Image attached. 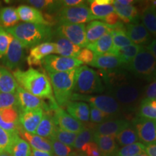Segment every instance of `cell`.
<instances>
[{
	"label": "cell",
	"instance_id": "6da1fadb",
	"mask_svg": "<svg viewBox=\"0 0 156 156\" xmlns=\"http://www.w3.org/2000/svg\"><path fill=\"white\" fill-rule=\"evenodd\" d=\"M101 73L100 77L104 82L105 87L120 106L128 112L136 110L144 92L140 83L130 77L126 72L119 69L101 70Z\"/></svg>",
	"mask_w": 156,
	"mask_h": 156
},
{
	"label": "cell",
	"instance_id": "7a4b0ae2",
	"mask_svg": "<svg viewBox=\"0 0 156 156\" xmlns=\"http://www.w3.org/2000/svg\"><path fill=\"white\" fill-rule=\"evenodd\" d=\"M13 76L19 86L32 95L41 99L56 101L50 80L45 73L30 67L25 71L16 69L13 72Z\"/></svg>",
	"mask_w": 156,
	"mask_h": 156
},
{
	"label": "cell",
	"instance_id": "3957f363",
	"mask_svg": "<svg viewBox=\"0 0 156 156\" xmlns=\"http://www.w3.org/2000/svg\"><path fill=\"white\" fill-rule=\"evenodd\" d=\"M25 48H33L51 38L52 30L46 25L23 23L7 30Z\"/></svg>",
	"mask_w": 156,
	"mask_h": 156
},
{
	"label": "cell",
	"instance_id": "277c9868",
	"mask_svg": "<svg viewBox=\"0 0 156 156\" xmlns=\"http://www.w3.org/2000/svg\"><path fill=\"white\" fill-rule=\"evenodd\" d=\"M77 69L64 73L48 74L55 97L54 98L58 106H67L71 101L75 87Z\"/></svg>",
	"mask_w": 156,
	"mask_h": 156
},
{
	"label": "cell",
	"instance_id": "5b68a950",
	"mask_svg": "<svg viewBox=\"0 0 156 156\" xmlns=\"http://www.w3.org/2000/svg\"><path fill=\"white\" fill-rule=\"evenodd\" d=\"M125 69L134 77L148 82L156 80V59L145 47H142Z\"/></svg>",
	"mask_w": 156,
	"mask_h": 156
},
{
	"label": "cell",
	"instance_id": "8992f818",
	"mask_svg": "<svg viewBox=\"0 0 156 156\" xmlns=\"http://www.w3.org/2000/svg\"><path fill=\"white\" fill-rule=\"evenodd\" d=\"M106 87L99 74L87 66L77 69L74 91L76 93L90 95L104 92Z\"/></svg>",
	"mask_w": 156,
	"mask_h": 156
},
{
	"label": "cell",
	"instance_id": "52a82bcc",
	"mask_svg": "<svg viewBox=\"0 0 156 156\" xmlns=\"http://www.w3.org/2000/svg\"><path fill=\"white\" fill-rule=\"evenodd\" d=\"M70 101H87L89 104L93 105L95 108L112 116L119 114L122 110V107L116 99L108 95H91L75 93L72 95Z\"/></svg>",
	"mask_w": 156,
	"mask_h": 156
},
{
	"label": "cell",
	"instance_id": "ba28073f",
	"mask_svg": "<svg viewBox=\"0 0 156 156\" xmlns=\"http://www.w3.org/2000/svg\"><path fill=\"white\" fill-rule=\"evenodd\" d=\"M58 16L60 24H84L96 20L86 3L73 7H62L58 11Z\"/></svg>",
	"mask_w": 156,
	"mask_h": 156
},
{
	"label": "cell",
	"instance_id": "9c48e42d",
	"mask_svg": "<svg viewBox=\"0 0 156 156\" xmlns=\"http://www.w3.org/2000/svg\"><path fill=\"white\" fill-rule=\"evenodd\" d=\"M81 64L76 58L56 55H48L42 61V65L48 74L70 71L80 67Z\"/></svg>",
	"mask_w": 156,
	"mask_h": 156
},
{
	"label": "cell",
	"instance_id": "30bf717a",
	"mask_svg": "<svg viewBox=\"0 0 156 156\" xmlns=\"http://www.w3.org/2000/svg\"><path fill=\"white\" fill-rule=\"evenodd\" d=\"M58 36L63 37L80 47H86V25L85 24H60L56 28Z\"/></svg>",
	"mask_w": 156,
	"mask_h": 156
},
{
	"label": "cell",
	"instance_id": "8fae6325",
	"mask_svg": "<svg viewBox=\"0 0 156 156\" xmlns=\"http://www.w3.org/2000/svg\"><path fill=\"white\" fill-rule=\"evenodd\" d=\"M15 94L17 98L20 112L36 108H42L46 112H51L49 103H46L43 99L32 95L19 85Z\"/></svg>",
	"mask_w": 156,
	"mask_h": 156
},
{
	"label": "cell",
	"instance_id": "7c38bea8",
	"mask_svg": "<svg viewBox=\"0 0 156 156\" xmlns=\"http://www.w3.org/2000/svg\"><path fill=\"white\" fill-rule=\"evenodd\" d=\"M52 112L55 124L58 128L73 133H80L85 126L64 110L62 107L57 106Z\"/></svg>",
	"mask_w": 156,
	"mask_h": 156
},
{
	"label": "cell",
	"instance_id": "4fadbf2b",
	"mask_svg": "<svg viewBox=\"0 0 156 156\" xmlns=\"http://www.w3.org/2000/svg\"><path fill=\"white\" fill-rule=\"evenodd\" d=\"M133 127L139 140L145 144L156 142V120L137 117L134 119Z\"/></svg>",
	"mask_w": 156,
	"mask_h": 156
},
{
	"label": "cell",
	"instance_id": "5bb4252c",
	"mask_svg": "<svg viewBox=\"0 0 156 156\" xmlns=\"http://www.w3.org/2000/svg\"><path fill=\"white\" fill-rule=\"evenodd\" d=\"M25 48L21 43L13 37L8 50L3 57L2 62L6 68L10 70L17 69L25 57Z\"/></svg>",
	"mask_w": 156,
	"mask_h": 156
},
{
	"label": "cell",
	"instance_id": "9a60e30c",
	"mask_svg": "<svg viewBox=\"0 0 156 156\" xmlns=\"http://www.w3.org/2000/svg\"><path fill=\"white\" fill-rule=\"evenodd\" d=\"M44 113L42 108L26 110L20 112L19 124L20 128L28 133L35 134L39 123L42 119Z\"/></svg>",
	"mask_w": 156,
	"mask_h": 156
},
{
	"label": "cell",
	"instance_id": "2e32d148",
	"mask_svg": "<svg viewBox=\"0 0 156 156\" xmlns=\"http://www.w3.org/2000/svg\"><path fill=\"white\" fill-rule=\"evenodd\" d=\"M20 110L18 108H0V127L12 134H19Z\"/></svg>",
	"mask_w": 156,
	"mask_h": 156
},
{
	"label": "cell",
	"instance_id": "e0dca14e",
	"mask_svg": "<svg viewBox=\"0 0 156 156\" xmlns=\"http://www.w3.org/2000/svg\"><path fill=\"white\" fill-rule=\"evenodd\" d=\"M126 34L132 43L145 47L152 41L151 35L142 23H134L127 24L126 26Z\"/></svg>",
	"mask_w": 156,
	"mask_h": 156
},
{
	"label": "cell",
	"instance_id": "ac0fdd59",
	"mask_svg": "<svg viewBox=\"0 0 156 156\" xmlns=\"http://www.w3.org/2000/svg\"><path fill=\"white\" fill-rule=\"evenodd\" d=\"M55 44L52 42H45L31 48L30 54L27 57V62L30 67L41 66L42 61L46 56L55 54Z\"/></svg>",
	"mask_w": 156,
	"mask_h": 156
},
{
	"label": "cell",
	"instance_id": "d6986e66",
	"mask_svg": "<svg viewBox=\"0 0 156 156\" xmlns=\"http://www.w3.org/2000/svg\"><path fill=\"white\" fill-rule=\"evenodd\" d=\"M129 125V123L124 119H109L98 124L94 132L96 135L116 136Z\"/></svg>",
	"mask_w": 156,
	"mask_h": 156
},
{
	"label": "cell",
	"instance_id": "ffe728a7",
	"mask_svg": "<svg viewBox=\"0 0 156 156\" xmlns=\"http://www.w3.org/2000/svg\"><path fill=\"white\" fill-rule=\"evenodd\" d=\"M17 12L20 20L24 23L48 25L43 13L38 9L29 5H23L17 7Z\"/></svg>",
	"mask_w": 156,
	"mask_h": 156
},
{
	"label": "cell",
	"instance_id": "44dd1931",
	"mask_svg": "<svg viewBox=\"0 0 156 156\" xmlns=\"http://www.w3.org/2000/svg\"><path fill=\"white\" fill-rule=\"evenodd\" d=\"M90 66L98 68L104 71L117 69L123 67V63L120 58L115 54L108 53L100 56H95V57Z\"/></svg>",
	"mask_w": 156,
	"mask_h": 156
},
{
	"label": "cell",
	"instance_id": "7402d4cb",
	"mask_svg": "<svg viewBox=\"0 0 156 156\" xmlns=\"http://www.w3.org/2000/svg\"><path fill=\"white\" fill-rule=\"evenodd\" d=\"M112 32V30L110 25H108L102 21H91L86 25L87 44V45L92 44L105 34Z\"/></svg>",
	"mask_w": 156,
	"mask_h": 156
},
{
	"label": "cell",
	"instance_id": "603a6c76",
	"mask_svg": "<svg viewBox=\"0 0 156 156\" xmlns=\"http://www.w3.org/2000/svg\"><path fill=\"white\" fill-rule=\"evenodd\" d=\"M66 107L68 114L83 124L90 121V106L87 103L83 101H69Z\"/></svg>",
	"mask_w": 156,
	"mask_h": 156
},
{
	"label": "cell",
	"instance_id": "cb8c5ba5",
	"mask_svg": "<svg viewBox=\"0 0 156 156\" xmlns=\"http://www.w3.org/2000/svg\"><path fill=\"white\" fill-rule=\"evenodd\" d=\"M93 142L96 143L101 156H112L117 152L115 136L96 135L94 134Z\"/></svg>",
	"mask_w": 156,
	"mask_h": 156
},
{
	"label": "cell",
	"instance_id": "d4e9b609",
	"mask_svg": "<svg viewBox=\"0 0 156 156\" xmlns=\"http://www.w3.org/2000/svg\"><path fill=\"white\" fill-rule=\"evenodd\" d=\"M113 5L114 7L115 12L118 15L121 20L126 24L130 23H137L139 18V12L138 9L133 5H122L116 1H114Z\"/></svg>",
	"mask_w": 156,
	"mask_h": 156
},
{
	"label": "cell",
	"instance_id": "484cf974",
	"mask_svg": "<svg viewBox=\"0 0 156 156\" xmlns=\"http://www.w3.org/2000/svg\"><path fill=\"white\" fill-rule=\"evenodd\" d=\"M19 134H20L23 137H24L25 140L28 142V143L30 145V147L32 149L37 150V151H46L48 153H51L52 147L49 140L46 139V138L41 137V136L36 135L35 134H30L28 132H25L20 128L19 130Z\"/></svg>",
	"mask_w": 156,
	"mask_h": 156
},
{
	"label": "cell",
	"instance_id": "4316f807",
	"mask_svg": "<svg viewBox=\"0 0 156 156\" xmlns=\"http://www.w3.org/2000/svg\"><path fill=\"white\" fill-rule=\"evenodd\" d=\"M54 44L56 46L55 54H59L60 56L64 57L76 58L81 50L80 46L74 44L67 39L58 36Z\"/></svg>",
	"mask_w": 156,
	"mask_h": 156
},
{
	"label": "cell",
	"instance_id": "83f0119b",
	"mask_svg": "<svg viewBox=\"0 0 156 156\" xmlns=\"http://www.w3.org/2000/svg\"><path fill=\"white\" fill-rule=\"evenodd\" d=\"M86 48L92 51L95 56H100L110 53L113 48L112 33H108L105 34L95 42L87 45Z\"/></svg>",
	"mask_w": 156,
	"mask_h": 156
},
{
	"label": "cell",
	"instance_id": "f1b7e54d",
	"mask_svg": "<svg viewBox=\"0 0 156 156\" xmlns=\"http://www.w3.org/2000/svg\"><path fill=\"white\" fill-rule=\"evenodd\" d=\"M140 18L149 34L156 38V7L151 2L147 4L142 9Z\"/></svg>",
	"mask_w": 156,
	"mask_h": 156
},
{
	"label": "cell",
	"instance_id": "f546056e",
	"mask_svg": "<svg viewBox=\"0 0 156 156\" xmlns=\"http://www.w3.org/2000/svg\"><path fill=\"white\" fill-rule=\"evenodd\" d=\"M56 127L54 122L53 116L50 112H44L42 119L39 123L35 134L41 137L48 138V140L52 137Z\"/></svg>",
	"mask_w": 156,
	"mask_h": 156
},
{
	"label": "cell",
	"instance_id": "4dcf8cb0",
	"mask_svg": "<svg viewBox=\"0 0 156 156\" xmlns=\"http://www.w3.org/2000/svg\"><path fill=\"white\" fill-rule=\"evenodd\" d=\"M18 87L16 80L5 67H0V92L15 93Z\"/></svg>",
	"mask_w": 156,
	"mask_h": 156
},
{
	"label": "cell",
	"instance_id": "1f68e13d",
	"mask_svg": "<svg viewBox=\"0 0 156 156\" xmlns=\"http://www.w3.org/2000/svg\"><path fill=\"white\" fill-rule=\"evenodd\" d=\"M31 151L32 148L28 142L21 138L18 134L15 136L8 153L12 156H31Z\"/></svg>",
	"mask_w": 156,
	"mask_h": 156
},
{
	"label": "cell",
	"instance_id": "d6a6232c",
	"mask_svg": "<svg viewBox=\"0 0 156 156\" xmlns=\"http://www.w3.org/2000/svg\"><path fill=\"white\" fill-rule=\"evenodd\" d=\"M19 21L17 9L14 7H7L0 9V23L3 27L11 28L17 25Z\"/></svg>",
	"mask_w": 156,
	"mask_h": 156
},
{
	"label": "cell",
	"instance_id": "836d02e7",
	"mask_svg": "<svg viewBox=\"0 0 156 156\" xmlns=\"http://www.w3.org/2000/svg\"><path fill=\"white\" fill-rule=\"evenodd\" d=\"M138 117L156 120V100L144 98L138 108Z\"/></svg>",
	"mask_w": 156,
	"mask_h": 156
},
{
	"label": "cell",
	"instance_id": "e575fe53",
	"mask_svg": "<svg viewBox=\"0 0 156 156\" xmlns=\"http://www.w3.org/2000/svg\"><path fill=\"white\" fill-rule=\"evenodd\" d=\"M94 134V129L85 127L80 133L77 134L73 147L77 151L83 152L87 144L93 142Z\"/></svg>",
	"mask_w": 156,
	"mask_h": 156
},
{
	"label": "cell",
	"instance_id": "d590c367",
	"mask_svg": "<svg viewBox=\"0 0 156 156\" xmlns=\"http://www.w3.org/2000/svg\"><path fill=\"white\" fill-rule=\"evenodd\" d=\"M90 10L95 19L103 20L108 15L115 12L113 5H100L93 1H88Z\"/></svg>",
	"mask_w": 156,
	"mask_h": 156
},
{
	"label": "cell",
	"instance_id": "8d00e7d4",
	"mask_svg": "<svg viewBox=\"0 0 156 156\" xmlns=\"http://www.w3.org/2000/svg\"><path fill=\"white\" fill-rule=\"evenodd\" d=\"M113 48L111 54L116 55L117 51L129 46L132 43L126 34V30H113Z\"/></svg>",
	"mask_w": 156,
	"mask_h": 156
},
{
	"label": "cell",
	"instance_id": "74e56055",
	"mask_svg": "<svg viewBox=\"0 0 156 156\" xmlns=\"http://www.w3.org/2000/svg\"><path fill=\"white\" fill-rule=\"evenodd\" d=\"M116 141L118 142L119 145L124 147L138 142L139 138L134 128L129 125L117 134L116 136Z\"/></svg>",
	"mask_w": 156,
	"mask_h": 156
},
{
	"label": "cell",
	"instance_id": "f35d334b",
	"mask_svg": "<svg viewBox=\"0 0 156 156\" xmlns=\"http://www.w3.org/2000/svg\"><path fill=\"white\" fill-rule=\"evenodd\" d=\"M142 46L132 44L129 46H126V47L122 48L119 51H117L116 55H117L122 60L124 67H125L126 65L131 62L134 58L137 55L141 50Z\"/></svg>",
	"mask_w": 156,
	"mask_h": 156
},
{
	"label": "cell",
	"instance_id": "ab89813d",
	"mask_svg": "<svg viewBox=\"0 0 156 156\" xmlns=\"http://www.w3.org/2000/svg\"><path fill=\"white\" fill-rule=\"evenodd\" d=\"M28 2L38 10H45L48 12L59 11L62 7V1H53V0H30Z\"/></svg>",
	"mask_w": 156,
	"mask_h": 156
},
{
	"label": "cell",
	"instance_id": "60d3db41",
	"mask_svg": "<svg viewBox=\"0 0 156 156\" xmlns=\"http://www.w3.org/2000/svg\"><path fill=\"white\" fill-rule=\"evenodd\" d=\"M145 153V146L141 142H136L126 146H124L117 151L116 156H135Z\"/></svg>",
	"mask_w": 156,
	"mask_h": 156
},
{
	"label": "cell",
	"instance_id": "b9f144b4",
	"mask_svg": "<svg viewBox=\"0 0 156 156\" xmlns=\"http://www.w3.org/2000/svg\"><path fill=\"white\" fill-rule=\"evenodd\" d=\"M77 136V133H73V132L65 131V130L62 129L58 128L56 126V129L54 131V133L53 136H52V137L55 138L56 140L61 142L62 143L64 144V145L69 146V147H73Z\"/></svg>",
	"mask_w": 156,
	"mask_h": 156
},
{
	"label": "cell",
	"instance_id": "7bdbcfd3",
	"mask_svg": "<svg viewBox=\"0 0 156 156\" xmlns=\"http://www.w3.org/2000/svg\"><path fill=\"white\" fill-rule=\"evenodd\" d=\"M49 141L51 145L52 152L56 156H69L73 155L72 147L64 145L54 137L50 138Z\"/></svg>",
	"mask_w": 156,
	"mask_h": 156
},
{
	"label": "cell",
	"instance_id": "ee69618b",
	"mask_svg": "<svg viewBox=\"0 0 156 156\" xmlns=\"http://www.w3.org/2000/svg\"><path fill=\"white\" fill-rule=\"evenodd\" d=\"M18 108L17 98L15 93L0 92V108Z\"/></svg>",
	"mask_w": 156,
	"mask_h": 156
},
{
	"label": "cell",
	"instance_id": "f6af8a7d",
	"mask_svg": "<svg viewBox=\"0 0 156 156\" xmlns=\"http://www.w3.org/2000/svg\"><path fill=\"white\" fill-rule=\"evenodd\" d=\"M17 134H18L10 133L0 127V153L8 152L15 136Z\"/></svg>",
	"mask_w": 156,
	"mask_h": 156
},
{
	"label": "cell",
	"instance_id": "bcb514c9",
	"mask_svg": "<svg viewBox=\"0 0 156 156\" xmlns=\"http://www.w3.org/2000/svg\"><path fill=\"white\" fill-rule=\"evenodd\" d=\"M90 106V120L94 124H100L101 123L106 122L107 120H109L111 118L110 115L106 114V113L101 112V110L98 109L97 108L92 104H89Z\"/></svg>",
	"mask_w": 156,
	"mask_h": 156
},
{
	"label": "cell",
	"instance_id": "7dc6e473",
	"mask_svg": "<svg viewBox=\"0 0 156 156\" xmlns=\"http://www.w3.org/2000/svg\"><path fill=\"white\" fill-rule=\"evenodd\" d=\"M12 38L7 30L0 28V58H3L7 53Z\"/></svg>",
	"mask_w": 156,
	"mask_h": 156
},
{
	"label": "cell",
	"instance_id": "c3c4849f",
	"mask_svg": "<svg viewBox=\"0 0 156 156\" xmlns=\"http://www.w3.org/2000/svg\"><path fill=\"white\" fill-rule=\"evenodd\" d=\"M95 57V54L93 53L92 51L87 48H84L80 50L77 56H76V58L79 60L82 64H86L90 65L93 60H94Z\"/></svg>",
	"mask_w": 156,
	"mask_h": 156
},
{
	"label": "cell",
	"instance_id": "681fc988",
	"mask_svg": "<svg viewBox=\"0 0 156 156\" xmlns=\"http://www.w3.org/2000/svg\"><path fill=\"white\" fill-rule=\"evenodd\" d=\"M145 98L156 100V80L151 82L144 89Z\"/></svg>",
	"mask_w": 156,
	"mask_h": 156
},
{
	"label": "cell",
	"instance_id": "f907efd6",
	"mask_svg": "<svg viewBox=\"0 0 156 156\" xmlns=\"http://www.w3.org/2000/svg\"><path fill=\"white\" fill-rule=\"evenodd\" d=\"M83 153H85L86 156H101L98 147L94 142L87 144Z\"/></svg>",
	"mask_w": 156,
	"mask_h": 156
},
{
	"label": "cell",
	"instance_id": "816d5d0a",
	"mask_svg": "<svg viewBox=\"0 0 156 156\" xmlns=\"http://www.w3.org/2000/svg\"><path fill=\"white\" fill-rule=\"evenodd\" d=\"M102 20H103V23H105L108 25H110V26L115 25L118 23L122 21L120 20L119 17L118 16V15H117L116 12L112 13V14L108 15V16H106L104 19H103Z\"/></svg>",
	"mask_w": 156,
	"mask_h": 156
},
{
	"label": "cell",
	"instance_id": "f5cc1de1",
	"mask_svg": "<svg viewBox=\"0 0 156 156\" xmlns=\"http://www.w3.org/2000/svg\"><path fill=\"white\" fill-rule=\"evenodd\" d=\"M85 3L83 0H64L62 1V7H73L79 6Z\"/></svg>",
	"mask_w": 156,
	"mask_h": 156
},
{
	"label": "cell",
	"instance_id": "db71d44e",
	"mask_svg": "<svg viewBox=\"0 0 156 156\" xmlns=\"http://www.w3.org/2000/svg\"><path fill=\"white\" fill-rule=\"evenodd\" d=\"M145 153L148 156H156V142L146 144Z\"/></svg>",
	"mask_w": 156,
	"mask_h": 156
},
{
	"label": "cell",
	"instance_id": "11a10c76",
	"mask_svg": "<svg viewBox=\"0 0 156 156\" xmlns=\"http://www.w3.org/2000/svg\"><path fill=\"white\" fill-rule=\"evenodd\" d=\"M145 48L151 52V54L156 59V39L152 40V41L147 46H145Z\"/></svg>",
	"mask_w": 156,
	"mask_h": 156
},
{
	"label": "cell",
	"instance_id": "9f6ffc18",
	"mask_svg": "<svg viewBox=\"0 0 156 156\" xmlns=\"http://www.w3.org/2000/svg\"><path fill=\"white\" fill-rule=\"evenodd\" d=\"M31 156H53V153H48L46 151H37V150L32 149L31 151Z\"/></svg>",
	"mask_w": 156,
	"mask_h": 156
},
{
	"label": "cell",
	"instance_id": "6f0895ef",
	"mask_svg": "<svg viewBox=\"0 0 156 156\" xmlns=\"http://www.w3.org/2000/svg\"><path fill=\"white\" fill-rule=\"evenodd\" d=\"M116 2L122 5H130L135 3L133 0H116Z\"/></svg>",
	"mask_w": 156,
	"mask_h": 156
},
{
	"label": "cell",
	"instance_id": "680465c9",
	"mask_svg": "<svg viewBox=\"0 0 156 156\" xmlns=\"http://www.w3.org/2000/svg\"><path fill=\"white\" fill-rule=\"evenodd\" d=\"M95 2L100 5H113L114 1L113 0H95Z\"/></svg>",
	"mask_w": 156,
	"mask_h": 156
},
{
	"label": "cell",
	"instance_id": "91938a15",
	"mask_svg": "<svg viewBox=\"0 0 156 156\" xmlns=\"http://www.w3.org/2000/svg\"><path fill=\"white\" fill-rule=\"evenodd\" d=\"M72 156H86V155H85V153L82 152V153H73V155H72Z\"/></svg>",
	"mask_w": 156,
	"mask_h": 156
},
{
	"label": "cell",
	"instance_id": "94428289",
	"mask_svg": "<svg viewBox=\"0 0 156 156\" xmlns=\"http://www.w3.org/2000/svg\"><path fill=\"white\" fill-rule=\"evenodd\" d=\"M0 156H12L8 152H1L0 153Z\"/></svg>",
	"mask_w": 156,
	"mask_h": 156
},
{
	"label": "cell",
	"instance_id": "6125c7cd",
	"mask_svg": "<svg viewBox=\"0 0 156 156\" xmlns=\"http://www.w3.org/2000/svg\"><path fill=\"white\" fill-rule=\"evenodd\" d=\"M135 156H148L146 153H141V154H139V155H136Z\"/></svg>",
	"mask_w": 156,
	"mask_h": 156
}]
</instances>
